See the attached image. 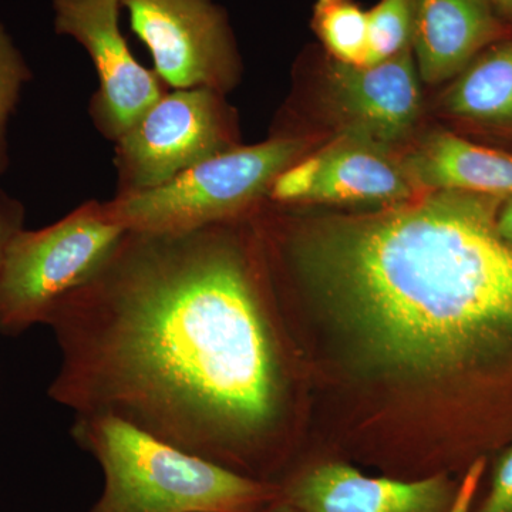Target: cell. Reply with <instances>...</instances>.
<instances>
[{"label": "cell", "mask_w": 512, "mask_h": 512, "mask_svg": "<svg viewBox=\"0 0 512 512\" xmlns=\"http://www.w3.org/2000/svg\"><path fill=\"white\" fill-rule=\"evenodd\" d=\"M235 222L127 231L47 320L62 357L50 399L229 468L271 446L285 366L254 247Z\"/></svg>", "instance_id": "obj_1"}, {"label": "cell", "mask_w": 512, "mask_h": 512, "mask_svg": "<svg viewBox=\"0 0 512 512\" xmlns=\"http://www.w3.org/2000/svg\"><path fill=\"white\" fill-rule=\"evenodd\" d=\"M505 198L439 190L363 215L289 225L279 248L392 369L444 376L512 357Z\"/></svg>", "instance_id": "obj_2"}, {"label": "cell", "mask_w": 512, "mask_h": 512, "mask_svg": "<svg viewBox=\"0 0 512 512\" xmlns=\"http://www.w3.org/2000/svg\"><path fill=\"white\" fill-rule=\"evenodd\" d=\"M72 436L104 473L90 512H242L271 488L111 414H76Z\"/></svg>", "instance_id": "obj_3"}, {"label": "cell", "mask_w": 512, "mask_h": 512, "mask_svg": "<svg viewBox=\"0 0 512 512\" xmlns=\"http://www.w3.org/2000/svg\"><path fill=\"white\" fill-rule=\"evenodd\" d=\"M303 138L275 136L238 146L194 165L153 190L106 201L114 221L127 231L181 234L241 220L268 197L276 177L305 153Z\"/></svg>", "instance_id": "obj_4"}, {"label": "cell", "mask_w": 512, "mask_h": 512, "mask_svg": "<svg viewBox=\"0 0 512 512\" xmlns=\"http://www.w3.org/2000/svg\"><path fill=\"white\" fill-rule=\"evenodd\" d=\"M126 234L106 201L94 200L49 227L23 229L0 271V333L16 336L46 325L56 306L99 272Z\"/></svg>", "instance_id": "obj_5"}, {"label": "cell", "mask_w": 512, "mask_h": 512, "mask_svg": "<svg viewBox=\"0 0 512 512\" xmlns=\"http://www.w3.org/2000/svg\"><path fill=\"white\" fill-rule=\"evenodd\" d=\"M235 147L234 114L224 93L205 87L168 90L114 141L116 195L153 190Z\"/></svg>", "instance_id": "obj_6"}, {"label": "cell", "mask_w": 512, "mask_h": 512, "mask_svg": "<svg viewBox=\"0 0 512 512\" xmlns=\"http://www.w3.org/2000/svg\"><path fill=\"white\" fill-rule=\"evenodd\" d=\"M170 89L225 93L238 79L237 47L224 9L212 0H120Z\"/></svg>", "instance_id": "obj_7"}, {"label": "cell", "mask_w": 512, "mask_h": 512, "mask_svg": "<svg viewBox=\"0 0 512 512\" xmlns=\"http://www.w3.org/2000/svg\"><path fill=\"white\" fill-rule=\"evenodd\" d=\"M52 5L57 35L72 37L92 59L99 87L89 116L101 136L114 143L170 87L128 47L120 29V0H52Z\"/></svg>", "instance_id": "obj_8"}, {"label": "cell", "mask_w": 512, "mask_h": 512, "mask_svg": "<svg viewBox=\"0 0 512 512\" xmlns=\"http://www.w3.org/2000/svg\"><path fill=\"white\" fill-rule=\"evenodd\" d=\"M420 194L390 148L340 133L328 146L299 158L276 177V204H400Z\"/></svg>", "instance_id": "obj_9"}, {"label": "cell", "mask_w": 512, "mask_h": 512, "mask_svg": "<svg viewBox=\"0 0 512 512\" xmlns=\"http://www.w3.org/2000/svg\"><path fill=\"white\" fill-rule=\"evenodd\" d=\"M419 79L412 49L366 66L330 59L326 99L342 126L340 133L392 150L409 138L420 119Z\"/></svg>", "instance_id": "obj_10"}, {"label": "cell", "mask_w": 512, "mask_h": 512, "mask_svg": "<svg viewBox=\"0 0 512 512\" xmlns=\"http://www.w3.org/2000/svg\"><path fill=\"white\" fill-rule=\"evenodd\" d=\"M288 498L302 512H448L454 488L444 476L407 483L326 463L296 478Z\"/></svg>", "instance_id": "obj_11"}, {"label": "cell", "mask_w": 512, "mask_h": 512, "mask_svg": "<svg viewBox=\"0 0 512 512\" xmlns=\"http://www.w3.org/2000/svg\"><path fill=\"white\" fill-rule=\"evenodd\" d=\"M512 37L490 0H416L412 50L420 79L453 80L488 46Z\"/></svg>", "instance_id": "obj_12"}, {"label": "cell", "mask_w": 512, "mask_h": 512, "mask_svg": "<svg viewBox=\"0 0 512 512\" xmlns=\"http://www.w3.org/2000/svg\"><path fill=\"white\" fill-rule=\"evenodd\" d=\"M419 192L453 190L512 197V153L437 130L400 158Z\"/></svg>", "instance_id": "obj_13"}, {"label": "cell", "mask_w": 512, "mask_h": 512, "mask_svg": "<svg viewBox=\"0 0 512 512\" xmlns=\"http://www.w3.org/2000/svg\"><path fill=\"white\" fill-rule=\"evenodd\" d=\"M443 113L468 127L512 137V37L478 53L440 99Z\"/></svg>", "instance_id": "obj_14"}, {"label": "cell", "mask_w": 512, "mask_h": 512, "mask_svg": "<svg viewBox=\"0 0 512 512\" xmlns=\"http://www.w3.org/2000/svg\"><path fill=\"white\" fill-rule=\"evenodd\" d=\"M312 28L330 59L366 66L369 55L367 12L356 0H316Z\"/></svg>", "instance_id": "obj_15"}, {"label": "cell", "mask_w": 512, "mask_h": 512, "mask_svg": "<svg viewBox=\"0 0 512 512\" xmlns=\"http://www.w3.org/2000/svg\"><path fill=\"white\" fill-rule=\"evenodd\" d=\"M416 0H380L367 12V64L412 49Z\"/></svg>", "instance_id": "obj_16"}, {"label": "cell", "mask_w": 512, "mask_h": 512, "mask_svg": "<svg viewBox=\"0 0 512 512\" xmlns=\"http://www.w3.org/2000/svg\"><path fill=\"white\" fill-rule=\"evenodd\" d=\"M30 80L32 72L25 57L0 22V174L9 168L10 117L15 113L23 87Z\"/></svg>", "instance_id": "obj_17"}, {"label": "cell", "mask_w": 512, "mask_h": 512, "mask_svg": "<svg viewBox=\"0 0 512 512\" xmlns=\"http://www.w3.org/2000/svg\"><path fill=\"white\" fill-rule=\"evenodd\" d=\"M476 512H512V446L498 458L490 493Z\"/></svg>", "instance_id": "obj_18"}, {"label": "cell", "mask_w": 512, "mask_h": 512, "mask_svg": "<svg viewBox=\"0 0 512 512\" xmlns=\"http://www.w3.org/2000/svg\"><path fill=\"white\" fill-rule=\"evenodd\" d=\"M25 229V208L22 202L0 190V271L13 241Z\"/></svg>", "instance_id": "obj_19"}, {"label": "cell", "mask_w": 512, "mask_h": 512, "mask_svg": "<svg viewBox=\"0 0 512 512\" xmlns=\"http://www.w3.org/2000/svg\"><path fill=\"white\" fill-rule=\"evenodd\" d=\"M497 228L501 237L512 244V197L501 202L497 215Z\"/></svg>", "instance_id": "obj_20"}, {"label": "cell", "mask_w": 512, "mask_h": 512, "mask_svg": "<svg viewBox=\"0 0 512 512\" xmlns=\"http://www.w3.org/2000/svg\"><path fill=\"white\" fill-rule=\"evenodd\" d=\"M497 12L512 26V0H490Z\"/></svg>", "instance_id": "obj_21"}]
</instances>
